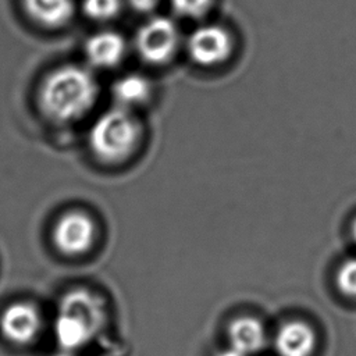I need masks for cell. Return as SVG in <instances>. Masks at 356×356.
Listing matches in <instances>:
<instances>
[{
    "instance_id": "cell-1",
    "label": "cell",
    "mask_w": 356,
    "mask_h": 356,
    "mask_svg": "<svg viewBox=\"0 0 356 356\" xmlns=\"http://www.w3.org/2000/svg\"><path fill=\"white\" fill-rule=\"evenodd\" d=\"M95 76L78 65H64L50 72L40 88L39 104L51 120L68 122L86 114L97 99Z\"/></svg>"
},
{
    "instance_id": "cell-2",
    "label": "cell",
    "mask_w": 356,
    "mask_h": 356,
    "mask_svg": "<svg viewBox=\"0 0 356 356\" xmlns=\"http://www.w3.org/2000/svg\"><path fill=\"white\" fill-rule=\"evenodd\" d=\"M106 310L102 299L86 289L65 293L58 305L54 334L63 350L72 352L86 345L103 327Z\"/></svg>"
},
{
    "instance_id": "cell-3",
    "label": "cell",
    "mask_w": 356,
    "mask_h": 356,
    "mask_svg": "<svg viewBox=\"0 0 356 356\" xmlns=\"http://www.w3.org/2000/svg\"><path fill=\"white\" fill-rule=\"evenodd\" d=\"M139 140V125L122 107L103 113L92 125L89 145L95 156L103 161L117 163L127 159Z\"/></svg>"
},
{
    "instance_id": "cell-4",
    "label": "cell",
    "mask_w": 356,
    "mask_h": 356,
    "mask_svg": "<svg viewBox=\"0 0 356 356\" xmlns=\"http://www.w3.org/2000/svg\"><path fill=\"white\" fill-rule=\"evenodd\" d=\"M135 44L139 56L150 64L167 63L179 44L178 26L167 17H154L138 31Z\"/></svg>"
},
{
    "instance_id": "cell-5",
    "label": "cell",
    "mask_w": 356,
    "mask_h": 356,
    "mask_svg": "<svg viewBox=\"0 0 356 356\" xmlns=\"http://www.w3.org/2000/svg\"><path fill=\"white\" fill-rule=\"evenodd\" d=\"M234 51V39L227 28L207 24L196 28L188 39L191 58L202 67H216L225 63Z\"/></svg>"
},
{
    "instance_id": "cell-6",
    "label": "cell",
    "mask_w": 356,
    "mask_h": 356,
    "mask_svg": "<svg viewBox=\"0 0 356 356\" xmlns=\"http://www.w3.org/2000/svg\"><path fill=\"white\" fill-rule=\"evenodd\" d=\"M95 241V224L81 211H71L58 218L53 229V242L65 254H81Z\"/></svg>"
},
{
    "instance_id": "cell-7",
    "label": "cell",
    "mask_w": 356,
    "mask_h": 356,
    "mask_svg": "<svg viewBox=\"0 0 356 356\" xmlns=\"http://www.w3.org/2000/svg\"><path fill=\"white\" fill-rule=\"evenodd\" d=\"M0 330L11 342L28 343L40 330V316L29 303H14L3 312Z\"/></svg>"
},
{
    "instance_id": "cell-8",
    "label": "cell",
    "mask_w": 356,
    "mask_h": 356,
    "mask_svg": "<svg viewBox=\"0 0 356 356\" xmlns=\"http://www.w3.org/2000/svg\"><path fill=\"white\" fill-rule=\"evenodd\" d=\"M274 345L278 356H312L317 346V335L307 323L291 320L278 328Z\"/></svg>"
},
{
    "instance_id": "cell-9",
    "label": "cell",
    "mask_w": 356,
    "mask_h": 356,
    "mask_svg": "<svg viewBox=\"0 0 356 356\" xmlns=\"http://www.w3.org/2000/svg\"><path fill=\"white\" fill-rule=\"evenodd\" d=\"M229 346L243 356L259 353L267 341L263 324L250 316H242L231 321L228 327Z\"/></svg>"
},
{
    "instance_id": "cell-10",
    "label": "cell",
    "mask_w": 356,
    "mask_h": 356,
    "mask_svg": "<svg viewBox=\"0 0 356 356\" xmlns=\"http://www.w3.org/2000/svg\"><path fill=\"white\" fill-rule=\"evenodd\" d=\"M125 53L124 38L111 31H103L92 35L85 44L88 60L99 68H110L117 65Z\"/></svg>"
},
{
    "instance_id": "cell-11",
    "label": "cell",
    "mask_w": 356,
    "mask_h": 356,
    "mask_svg": "<svg viewBox=\"0 0 356 356\" xmlns=\"http://www.w3.org/2000/svg\"><path fill=\"white\" fill-rule=\"evenodd\" d=\"M29 17L47 28H58L74 15V0H22Z\"/></svg>"
},
{
    "instance_id": "cell-12",
    "label": "cell",
    "mask_w": 356,
    "mask_h": 356,
    "mask_svg": "<svg viewBox=\"0 0 356 356\" xmlns=\"http://www.w3.org/2000/svg\"><path fill=\"white\" fill-rule=\"evenodd\" d=\"M150 82L145 76L136 74L125 75L117 79L113 85L114 99L117 100L120 107L127 110L131 106L142 104L143 102H146L150 96Z\"/></svg>"
},
{
    "instance_id": "cell-13",
    "label": "cell",
    "mask_w": 356,
    "mask_h": 356,
    "mask_svg": "<svg viewBox=\"0 0 356 356\" xmlns=\"http://www.w3.org/2000/svg\"><path fill=\"white\" fill-rule=\"evenodd\" d=\"M83 13L95 21H108L118 15L121 0H83Z\"/></svg>"
},
{
    "instance_id": "cell-14",
    "label": "cell",
    "mask_w": 356,
    "mask_h": 356,
    "mask_svg": "<svg viewBox=\"0 0 356 356\" xmlns=\"http://www.w3.org/2000/svg\"><path fill=\"white\" fill-rule=\"evenodd\" d=\"M335 284L339 292L350 299H356V257L343 261L337 274Z\"/></svg>"
},
{
    "instance_id": "cell-15",
    "label": "cell",
    "mask_w": 356,
    "mask_h": 356,
    "mask_svg": "<svg viewBox=\"0 0 356 356\" xmlns=\"http://www.w3.org/2000/svg\"><path fill=\"white\" fill-rule=\"evenodd\" d=\"M214 0H171L172 10L185 18L200 19L213 7Z\"/></svg>"
},
{
    "instance_id": "cell-16",
    "label": "cell",
    "mask_w": 356,
    "mask_h": 356,
    "mask_svg": "<svg viewBox=\"0 0 356 356\" xmlns=\"http://www.w3.org/2000/svg\"><path fill=\"white\" fill-rule=\"evenodd\" d=\"M128 4L138 13H150L157 6V0H128Z\"/></svg>"
},
{
    "instance_id": "cell-17",
    "label": "cell",
    "mask_w": 356,
    "mask_h": 356,
    "mask_svg": "<svg viewBox=\"0 0 356 356\" xmlns=\"http://www.w3.org/2000/svg\"><path fill=\"white\" fill-rule=\"evenodd\" d=\"M217 356H243L242 353H239L238 350H235V349H232L231 346H228L227 349H224V350H221Z\"/></svg>"
},
{
    "instance_id": "cell-18",
    "label": "cell",
    "mask_w": 356,
    "mask_h": 356,
    "mask_svg": "<svg viewBox=\"0 0 356 356\" xmlns=\"http://www.w3.org/2000/svg\"><path fill=\"white\" fill-rule=\"evenodd\" d=\"M352 236H353V239H355V242H356V218H355L353 222H352Z\"/></svg>"
},
{
    "instance_id": "cell-19",
    "label": "cell",
    "mask_w": 356,
    "mask_h": 356,
    "mask_svg": "<svg viewBox=\"0 0 356 356\" xmlns=\"http://www.w3.org/2000/svg\"><path fill=\"white\" fill-rule=\"evenodd\" d=\"M54 356H75V355H72L71 352H67V350H63L61 353H57V355H54Z\"/></svg>"
}]
</instances>
